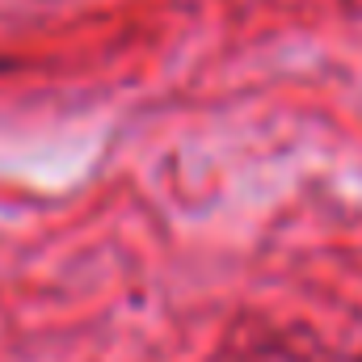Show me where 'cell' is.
<instances>
[{
    "instance_id": "6da1fadb",
    "label": "cell",
    "mask_w": 362,
    "mask_h": 362,
    "mask_svg": "<svg viewBox=\"0 0 362 362\" xmlns=\"http://www.w3.org/2000/svg\"><path fill=\"white\" fill-rule=\"evenodd\" d=\"M358 362H362V358H358Z\"/></svg>"
}]
</instances>
